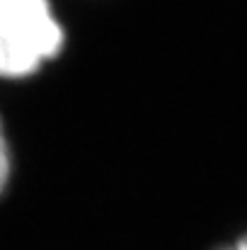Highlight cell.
I'll return each mask as SVG.
<instances>
[{"label": "cell", "instance_id": "1", "mask_svg": "<svg viewBox=\"0 0 247 250\" xmlns=\"http://www.w3.org/2000/svg\"><path fill=\"white\" fill-rule=\"evenodd\" d=\"M61 46L63 29L49 0H0V76H29Z\"/></svg>", "mask_w": 247, "mask_h": 250}, {"label": "cell", "instance_id": "2", "mask_svg": "<svg viewBox=\"0 0 247 250\" xmlns=\"http://www.w3.org/2000/svg\"><path fill=\"white\" fill-rule=\"evenodd\" d=\"M7 175H10V153H7V141H5L2 124H0V192L7 182Z\"/></svg>", "mask_w": 247, "mask_h": 250}, {"label": "cell", "instance_id": "3", "mask_svg": "<svg viewBox=\"0 0 247 250\" xmlns=\"http://www.w3.org/2000/svg\"><path fill=\"white\" fill-rule=\"evenodd\" d=\"M228 250H247V238H243L240 243H235L233 248H228Z\"/></svg>", "mask_w": 247, "mask_h": 250}]
</instances>
